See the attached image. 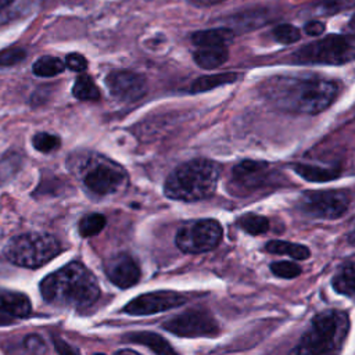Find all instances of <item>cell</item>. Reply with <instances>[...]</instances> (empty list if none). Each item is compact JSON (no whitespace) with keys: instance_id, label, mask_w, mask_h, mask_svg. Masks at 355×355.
Masks as SVG:
<instances>
[{"instance_id":"cell-1","label":"cell","mask_w":355,"mask_h":355,"mask_svg":"<svg viewBox=\"0 0 355 355\" xmlns=\"http://www.w3.org/2000/svg\"><path fill=\"white\" fill-rule=\"evenodd\" d=\"M263 93L283 111L315 115L334 101L338 85L334 80L315 76H275L263 82Z\"/></svg>"},{"instance_id":"cell-2","label":"cell","mask_w":355,"mask_h":355,"mask_svg":"<svg viewBox=\"0 0 355 355\" xmlns=\"http://www.w3.org/2000/svg\"><path fill=\"white\" fill-rule=\"evenodd\" d=\"M39 290L47 304L75 309L89 308L100 297L97 277L80 262H69L49 273Z\"/></svg>"},{"instance_id":"cell-3","label":"cell","mask_w":355,"mask_h":355,"mask_svg":"<svg viewBox=\"0 0 355 355\" xmlns=\"http://www.w3.org/2000/svg\"><path fill=\"white\" fill-rule=\"evenodd\" d=\"M220 166L211 159L196 158L176 166L166 178L164 193L178 201H198L214 194Z\"/></svg>"},{"instance_id":"cell-4","label":"cell","mask_w":355,"mask_h":355,"mask_svg":"<svg viewBox=\"0 0 355 355\" xmlns=\"http://www.w3.org/2000/svg\"><path fill=\"white\" fill-rule=\"evenodd\" d=\"M349 331L348 313L327 309L313 316L309 329L288 355H340Z\"/></svg>"},{"instance_id":"cell-5","label":"cell","mask_w":355,"mask_h":355,"mask_svg":"<svg viewBox=\"0 0 355 355\" xmlns=\"http://www.w3.org/2000/svg\"><path fill=\"white\" fill-rule=\"evenodd\" d=\"M60 241L47 233H24L14 236L6 244V258L22 268H39L58 255Z\"/></svg>"},{"instance_id":"cell-6","label":"cell","mask_w":355,"mask_h":355,"mask_svg":"<svg viewBox=\"0 0 355 355\" xmlns=\"http://www.w3.org/2000/svg\"><path fill=\"white\" fill-rule=\"evenodd\" d=\"M291 58L298 64L327 65L355 61V35H329L302 46Z\"/></svg>"},{"instance_id":"cell-7","label":"cell","mask_w":355,"mask_h":355,"mask_svg":"<svg viewBox=\"0 0 355 355\" xmlns=\"http://www.w3.org/2000/svg\"><path fill=\"white\" fill-rule=\"evenodd\" d=\"M222 226L215 219H197L183 223L175 237L182 252L201 254L214 250L222 240Z\"/></svg>"},{"instance_id":"cell-8","label":"cell","mask_w":355,"mask_h":355,"mask_svg":"<svg viewBox=\"0 0 355 355\" xmlns=\"http://www.w3.org/2000/svg\"><path fill=\"white\" fill-rule=\"evenodd\" d=\"M349 205V196L344 190L305 191L300 207L312 218L337 219L343 216Z\"/></svg>"},{"instance_id":"cell-9","label":"cell","mask_w":355,"mask_h":355,"mask_svg":"<svg viewBox=\"0 0 355 355\" xmlns=\"http://www.w3.org/2000/svg\"><path fill=\"white\" fill-rule=\"evenodd\" d=\"M162 327L179 337H211L216 336L219 326L211 312L205 309H190L162 323Z\"/></svg>"},{"instance_id":"cell-10","label":"cell","mask_w":355,"mask_h":355,"mask_svg":"<svg viewBox=\"0 0 355 355\" xmlns=\"http://www.w3.org/2000/svg\"><path fill=\"white\" fill-rule=\"evenodd\" d=\"M269 165L263 161L244 159L232 169L230 191L234 196H248L268 184Z\"/></svg>"},{"instance_id":"cell-11","label":"cell","mask_w":355,"mask_h":355,"mask_svg":"<svg viewBox=\"0 0 355 355\" xmlns=\"http://www.w3.org/2000/svg\"><path fill=\"white\" fill-rule=\"evenodd\" d=\"M186 301V297L178 291L158 290L135 297L130 302H128L123 306V312L133 316L154 315L182 306Z\"/></svg>"},{"instance_id":"cell-12","label":"cell","mask_w":355,"mask_h":355,"mask_svg":"<svg viewBox=\"0 0 355 355\" xmlns=\"http://www.w3.org/2000/svg\"><path fill=\"white\" fill-rule=\"evenodd\" d=\"M105 83L110 93L123 103L140 100L148 89L146 78L133 71H114L107 75Z\"/></svg>"},{"instance_id":"cell-13","label":"cell","mask_w":355,"mask_h":355,"mask_svg":"<svg viewBox=\"0 0 355 355\" xmlns=\"http://www.w3.org/2000/svg\"><path fill=\"white\" fill-rule=\"evenodd\" d=\"M104 272L110 282L119 288L135 286L140 280V266L128 252L112 255L104 262Z\"/></svg>"},{"instance_id":"cell-14","label":"cell","mask_w":355,"mask_h":355,"mask_svg":"<svg viewBox=\"0 0 355 355\" xmlns=\"http://www.w3.org/2000/svg\"><path fill=\"white\" fill-rule=\"evenodd\" d=\"M125 173L114 165L98 164L92 171H89L85 178V186L94 194L105 196L116 191V189L123 183Z\"/></svg>"},{"instance_id":"cell-15","label":"cell","mask_w":355,"mask_h":355,"mask_svg":"<svg viewBox=\"0 0 355 355\" xmlns=\"http://www.w3.org/2000/svg\"><path fill=\"white\" fill-rule=\"evenodd\" d=\"M32 311L31 300L18 291L0 288V312L15 318H26Z\"/></svg>"},{"instance_id":"cell-16","label":"cell","mask_w":355,"mask_h":355,"mask_svg":"<svg viewBox=\"0 0 355 355\" xmlns=\"http://www.w3.org/2000/svg\"><path fill=\"white\" fill-rule=\"evenodd\" d=\"M125 340L141 344L150 348L155 355H179L162 336L154 331H133L125 336Z\"/></svg>"},{"instance_id":"cell-17","label":"cell","mask_w":355,"mask_h":355,"mask_svg":"<svg viewBox=\"0 0 355 355\" xmlns=\"http://www.w3.org/2000/svg\"><path fill=\"white\" fill-rule=\"evenodd\" d=\"M234 37V32L230 28H215L207 31H198L191 35V42L198 47H215L226 46Z\"/></svg>"},{"instance_id":"cell-18","label":"cell","mask_w":355,"mask_h":355,"mask_svg":"<svg viewBox=\"0 0 355 355\" xmlns=\"http://www.w3.org/2000/svg\"><path fill=\"white\" fill-rule=\"evenodd\" d=\"M229 57V51L226 46H215V47H200L193 58L196 64L202 69H215L226 62Z\"/></svg>"},{"instance_id":"cell-19","label":"cell","mask_w":355,"mask_h":355,"mask_svg":"<svg viewBox=\"0 0 355 355\" xmlns=\"http://www.w3.org/2000/svg\"><path fill=\"white\" fill-rule=\"evenodd\" d=\"M331 286L337 293L355 298V263L343 265L336 272Z\"/></svg>"},{"instance_id":"cell-20","label":"cell","mask_w":355,"mask_h":355,"mask_svg":"<svg viewBox=\"0 0 355 355\" xmlns=\"http://www.w3.org/2000/svg\"><path fill=\"white\" fill-rule=\"evenodd\" d=\"M265 250L272 254L277 255H288L294 259L302 261L308 259L311 255V251L306 245L304 244H297V243H290V241H283V240H270L266 243Z\"/></svg>"},{"instance_id":"cell-21","label":"cell","mask_w":355,"mask_h":355,"mask_svg":"<svg viewBox=\"0 0 355 355\" xmlns=\"http://www.w3.org/2000/svg\"><path fill=\"white\" fill-rule=\"evenodd\" d=\"M293 169L295 171L297 175H300L302 179L308 182H329L340 176V172L337 169L309 164H295L293 165Z\"/></svg>"},{"instance_id":"cell-22","label":"cell","mask_w":355,"mask_h":355,"mask_svg":"<svg viewBox=\"0 0 355 355\" xmlns=\"http://www.w3.org/2000/svg\"><path fill=\"white\" fill-rule=\"evenodd\" d=\"M239 78V75L236 72H223V73H214V75H204L200 76L198 79H196L191 86H190V92L191 93H201V92H207L211 89H215L218 86L222 85H227V83H233L236 82Z\"/></svg>"},{"instance_id":"cell-23","label":"cell","mask_w":355,"mask_h":355,"mask_svg":"<svg viewBox=\"0 0 355 355\" xmlns=\"http://www.w3.org/2000/svg\"><path fill=\"white\" fill-rule=\"evenodd\" d=\"M65 68H67L65 61H62L61 58L53 57V55H43L33 62L32 71L37 76L50 78V76H55V75L64 72Z\"/></svg>"},{"instance_id":"cell-24","label":"cell","mask_w":355,"mask_h":355,"mask_svg":"<svg viewBox=\"0 0 355 355\" xmlns=\"http://www.w3.org/2000/svg\"><path fill=\"white\" fill-rule=\"evenodd\" d=\"M72 94L82 101H93L100 98L98 87L86 73H82L75 79V83L72 86Z\"/></svg>"},{"instance_id":"cell-25","label":"cell","mask_w":355,"mask_h":355,"mask_svg":"<svg viewBox=\"0 0 355 355\" xmlns=\"http://www.w3.org/2000/svg\"><path fill=\"white\" fill-rule=\"evenodd\" d=\"M237 225L240 229L252 236H259L269 230V219L266 216L251 212L241 215L237 219Z\"/></svg>"},{"instance_id":"cell-26","label":"cell","mask_w":355,"mask_h":355,"mask_svg":"<svg viewBox=\"0 0 355 355\" xmlns=\"http://www.w3.org/2000/svg\"><path fill=\"white\" fill-rule=\"evenodd\" d=\"M105 223L107 219L103 214H89L79 220L78 230L82 237H92L98 234L104 229Z\"/></svg>"},{"instance_id":"cell-27","label":"cell","mask_w":355,"mask_h":355,"mask_svg":"<svg viewBox=\"0 0 355 355\" xmlns=\"http://www.w3.org/2000/svg\"><path fill=\"white\" fill-rule=\"evenodd\" d=\"M273 37L282 44H291L301 39V32L291 24H280L273 28Z\"/></svg>"},{"instance_id":"cell-28","label":"cell","mask_w":355,"mask_h":355,"mask_svg":"<svg viewBox=\"0 0 355 355\" xmlns=\"http://www.w3.org/2000/svg\"><path fill=\"white\" fill-rule=\"evenodd\" d=\"M270 272L282 279H294L301 273V268L290 261H277L270 263Z\"/></svg>"},{"instance_id":"cell-29","label":"cell","mask_w":355,"mask_h":355,"mask_svg":"<svg viewBox=\"0 0 355 355\" xmlns=\"http://www.w3.org/2000/svg\"><path fill=\"white\" fill-rule=\"evenodd\" d=\"M32 144L37 151L42 153H50L54 151L58 146H60V139L54 135L46 133V132H40L36 133L32 139Z\"/></svg>"},{"instance_id":"cell-30","label":"cell","mask_w":355,"mask_h":355,"mask_svg":"<svg viewBox=\"0 0 355 355\" xmlns=\"http://www.w3.org/2000/svg\"><path fill=\"white\" fill-rule=\"evenodd\" d=\"M352 6H355V0H323L319 4L318 11L324 15H331V14H337L343 10H347Z\"/></svg>"},{"instance_id":"cell-31","label":"cell","mask_w":355,"mask_h":355,"mask_svg":"<svg viewBox=\"0 0 355 355\" xmlns=\"http://www.w3.org/2000/svg\"><path fill=\"white\" fill-rule=\"evenodd\" d=\"M26 55V51L22 47H8L0 51V67H10L17 62H21Z\"/></svg>"},{"instance_id":"cell-32","label":"cell","mask_w":355,"mask_h":355,"mask_svg":"<svg viewBox=\"0 0 355 355\" xmlns=\"http://www.w3.org/2000/svg\"><path fill=\"white\" fill-rule=\"evenodd\" d=\"M65 65L67 68H69L71 71H75V72H82L87 68V60L82 55V54H78V53H72V54H68L67 58H65Z\"/></svg>"},{"instance_id":"cell-33","label":"cell","mask_w":355,"mask_h":355,"mask_svg":"<svg viewBox=\"0 0 355 355\" xmlns=\"http://www.w3.org/2000/svg\"><path fill=\"white\" fill-rule=\"evenodd\" d=\"M53 344H54L55 351L60 355H80L75 347L69 345L65 340H62L60 337H53Z\"/></svg>"},{"instance_id":"cell-34","label":"cell","mask_w":355,"mask_h":355,"mask_svg":"<svg viewBox=\"0 0 355 355\" xmlns=\"http://www.w3.org/2000/svg\"><path fill=\"white\" fill-rule=\"evenodd\" d=\"M304 31L309 36H320L324 31V24L320 21H309L305 24Z\"/></svg>"},{"instance_id":"cell-35","label":"cell","mask_w":355,"mask_h":355,"mask_svg":"<svg viewBox=\"0 0 355 355\" xmlns=\"http://www.w3.org/2000/svg\"><path fill=\"white\" fill-rule=\"evenodd\" d=\"M191 3H194L196 6H214L218 3H222L225 0H190Z\"/></svg>"},{"instance_id":"cell-36","label":"cell","mask_w":355,"mask_h":355,"mask_svg":"<svg viewBox=\"0 0 355 355\" xmlns=\"http://www.w3.org/2000/svg\"><path fill=\"white\" fill-rule=\"evenodd\" d=\"M114 355H141V354H139V352H136V351H133L130 348H123V349L116 351Z\"/></svg>"},{"instance_id":"cell-37","label":"cell","mask_w":355,"mask_h":355,"mask_svg":"<svg viewBox=\"0 0 355 355\" xmlns=\"http://www.w3.org/2000/svg\"><path fill=\"white\" fill-rule=\"evenodd\" d=\"M348 240H349L351 243H355V219H354V222H352V226H351V229H349V233H348Z\"/></svg>"},{"instance_id":"cell-38","label":"cell","mask_w":355,"mask_h":355,"mask_svg":"<svg viewBox=\"0 0 355 355\" xmlns=\"http://www.w3.org/2000/svg\"><path fill=\"white\" fill-rule=\"evenodd\" d=\"M12 1H14V0H0V11H1L3 8H6L7 6H10Z\"/></svg>"},{"instance_id":"cell-39","label":"cell","mask_w":355,"mask_h":355,"mask_svg":"<svg viewBox=\"0 0 355 355\" xmlns=\"http://www.w3.org/2000/svg\"><path fill=\"white\" fill-rule=\"evenodd\" d=\"M349 26H351V28H355V14H354V17H352L351 21H349Z\"/></svg>"},{"instance_id":"cell-40","label":"cell","mask_w":355,"mask_h":355,"mask_svg":"<svg viewBox=\"0 0 355 355\" xmlns=\"http://www.w3.org/2000/svg\"><path fill=\"white\" fill-rule=\"evenodd\" d=\"M94 355H105V354H101V352H98V354H94Z\"/></svg>"}]
</instances>
